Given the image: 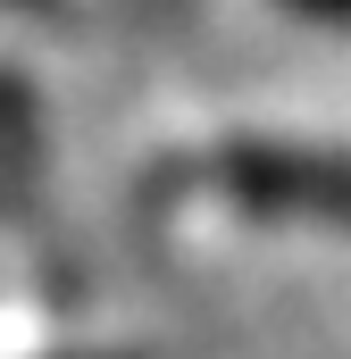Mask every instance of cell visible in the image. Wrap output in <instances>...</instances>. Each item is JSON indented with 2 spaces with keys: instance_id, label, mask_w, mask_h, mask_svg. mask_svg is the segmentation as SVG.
Returning <instances> with one entry per match:
<instances>
[{
  "instance_id": "1",
  "label": "cell",
  "mask_w": 351,
  "mask_h": 359,
  "mask_svg": "<svg viewBox=\"0 0 351 359\" xmlns=\"http://www.w3.org/2000/svg\"><path fill=\"white\" fill-rule=\"evenodd\" d=\"M192 176L243 217H293V226H351V142H226Z\"/></svg>"
},
{
  "instance_id": "2",
  "label": "cell",
  "mask_w": 351,
  "mask_h": 359,
  "mask_svg": "<svg viewBox=\"0 0 351 359\" xmlns=\"http://www.w3.org/2000/svg\"><path fill=\"white\" fill-rule=\"evenodd\" d=\"M34 168H42V100L17 59H0V209L25 201Z\"/></svg>"
},
{
  "instance_id": "3",
  "label": "cell",
  "mask_w": 351,
  "mask_h": 359,
  "mask_svg": "<svg viewBox=\"0 0 351 359\" xmlns=\"http://www.w3.org/2000/svg\"><path fill=\"white\" fill-rule=\"evenodd\" d=\"M293 17H335V25H351V0H284Z\"/></svg>"
},
{
  "instance_id": "4",
  "label": "cell",
  "mask_w": 351,
  "mask_h": 359,
  "mask_svg": "<svg viewBox=\"0 0 351 359\" xmlns=\"http://www.w3.org/2000/svg\"><path fill=\"white\" fill-rule=\"evenodd\" d=\"M59 359H117V351H59Z\"/></svg>"
}]
</instances>
